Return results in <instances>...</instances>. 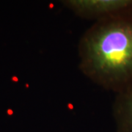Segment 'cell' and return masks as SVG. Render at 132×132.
I'll use <instances>...</instances> for the list:
<instances>
[{
    "label": "cell",
    "mask_w": 132,
    "mask_h": 132,
    "mask_svg": "<svg viewBox=\"0 0 132 132\" xmlns=\"http://www.w3.org/2000/svg\"><path fill=\"white\" fill-rule=\"evenodd\" d=\"M79 67L104 90L116 94L132 85V11L95 21L81 36Z\"/></svg>",
    "instance_id": "1"
},
{
    "label": "cell",
    "mask_w": 132,
    "mask_h": 132,
    "mask_svg": "<svg viewBox=\"0 0 132 132\" xmlns=\"http://www.w3.org/2000/svg\"><path fill=\"white\" fill-rule=\"evenodd\" d=\"M62 3L76 16L95 21L132 11V0H65Z\"/></svg>",
    "instance_id": "2"
},
{
    "label": "cell",
    "mask_w": 132,
    "mask_h": 132,
    "mask_svg": "<svg viewBox=\"0 0 132 132\" xmlns=\"http://www.w3.org/2000/svg\"><path fill=\"white\" fill-rule=\"evenodd\" d=\"M112 114L117 132H132V85L116 94Z\"/></svg>",
    "instance_id": "3"
}]
</instances>
